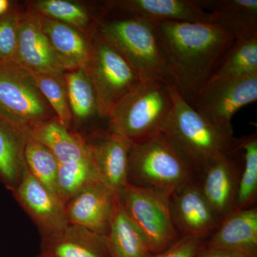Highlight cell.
Listing matches in <instances>:
<instances>
[{"instance_id":"6da1fadb","label":"cell","mask_w":257,"mask_h":257,"mask_svg":"<svg viewBox=\"0 0 257 257\" xmlns=\"http://www.w3.org/2000/svg\"><path fill=\"white\" fill-rule=\"evenodd\" d=\"M155 28L169 83L191 102L209 82L234 37L214 23L167 22Z\"/></svg>"},{"instance_id":"7a4b0ae2","label":"cell","mask_w":257,"mask_h":257,"mask_svg":"<svg viewBox=\"0 0 257 257\" xmlns=\"http://www.w3.org/2000/svg\"><path fill=\"white\" fill-rule=\"evenodd\" d=\"M173 106L162 132L199 173L216 161L241 150L232 128L218 126L197 112L172 85Z\"/></svg>"},{"instance_id":"3957f363","label":"cell","mask_w":257,"mask_h":257,"mask_svg":"<svg viewBox=\"0 0 257 257\" xmlns=\"http://www.w3.org/2000/svg\"><path fill=\"white\" fill-rule=\"evenodd\" d=\"M200 176L162 132L133 142L128 159V184L170 198L184 186L199 181Z\"/></svg>"},{"instance_id":"277c9868","label":"cell","mask_w":257,"mask_h":257,"mask_svg":"<svg viewBox=\"0 0 257 257\" xmlns=\"http://www.w3.org/2000/svg\"><path fill=\"white\" fill-rule=\"evenodd\" d=\"M172 106V84L142 81L111 108L108 130L133 142L148 138L162 132Z\"/></svg>"},{"instance_id":"5b68a950","label":"cell","mask_w":257,"mask_h":257,"mask_svg":"<svg viewBox=\"0 0 257 257\" xmlns=\"http://www.w3.org/2000/svg\"><path fill=\"white\" fill-rule=\"evenodd\" d=\"M96 32L124 57L142 80L169 82L155 25L128 15L99 21Z\"/></svg>"},{"instance_id":"8992f818","label":"cell","mask_w":257,"mask_h":257,"mask_svg":"<svg viewBox=\"0 0 257 257\" xmlns=\"http://www.w3.org/2000/svg\"><path fill=\"white\" fill-rule=\"evenodd\" d=\"M118 197L125 212L146 240L152 254L165 251L180 238L168 197L130 184Z\"/></svg>"},{"instance_id":"52a82bcc","label":"cell","mask_w":257,"mask_h":257,"mask_svg":"<svg viewBox=\"0 0 257 257\" xmlns=\"http://www.w3.org/2000/svg\"><path fill=\"white\" fill-rule=\"evenodd\" d=\"M0 114L28 131L57 117L32 74L13 61L0 62Z\"/></svg>"},{"instance_id":"ba28073f","label":"cell","mask_w":257,"mask_h":257,"mask_svg":"<svg viewBox=\"0 0 257 257\" xmlns=\"http://www.w3.org/2000/svg\"><path fill=\"white\" fill-rule=\"evenodd\" d=\"M85 69L95 91L99 115L106 119L113 106L143 81L124 57L97 32Z\"/></svg>"},{"instance_id":"9c48e42d","label":"cell","mask_w":257,"mask_h":257,"mask_svg":"<svg viewBox=\"0 0 257 257\" xmlns=\"http://www.w3.org/2000/svg\"><path fill=\"white\" fill-rule=\"evenodd\" d=\"M256 99L257 74H254L236 80L208 83L189 104L214 124L232 128L234 115Z\"/></svg>"},{"instance_id":"30bf717a","label":"cell","mask_w":257,"mask_h":257,"mask_svg":"<svg viewBox=\"0 0 257 257\" xmlns=\"http://www.w3.org/2000/svg\"><path fill=\"white\" fill-rule=\"evenodd\" d=\"M13 197L36 225L42 236L60 232L68 225L64 204L25 168Z\"/></svg>"},{"instance_id":"8fae6325","label":"cell","mask_w":257,"mask_h":257,"mask_svg":"<svg viewBox=\"0 0 257 257\" xmlns=\"http://www.w3.org/2000/svg\"><path fill=\"white\" fill-rule=\"evenodd\" d=\"M13 62L31 74H60L67 72L42 30L37 13H20L18 39Z\"/></svg>"},{"instance_id":"7c38bea8","label":"cell","mask_w":257,"mask_h":257,"mask_svg":"<svg viewBox=\"0 0 257 257\" xmlns=\"http://www.w3.org/2000/svg\"><path fill=\"white\" fill-rule=\"evenodd\" d=\"M199 182L176 191L169 200L179 236L207 239L218 227L220 220L203 195Z\"/></svg>"},{"instance_id":"4fadbf2b","label":"cell","mask_w":257,"mask_h":257,"mask_svg":"<svg viewBox=\"0 0 257 257\" xmlns=\"http://www.w3.org/2000/svg\"><path fill=\"white\" fill-rule=\"evenodd\" d=\"M117 199V194L101 182L89 184L64 206L67 222L105 236L110 227Z\"/></svg>"},{"instance_id":"5bb4252c","label":"cell","mask_w":257,"mask_h":257,"mask_svg":"<svg viewBox=\"0 0 257 257\" xmlns=\"http://www.w3.org/2000/svg\"><path fill=\"white\" fill-rule=\"evenodd\" d=\"M243 165L241 149L216 161L200 176L201 191L220 221L234 211Z\"/></svg>"},{"instance_id":"9a60e30c","label":"cell","mask_w":257,"mask_h":257,"mask_svg":"<svg viewBox=\"0 0 257 257\" xmlns=\"http://www.w3.org/2000/svg\"><path fill=\"white\" fill-rule=\"evenodd\" d=\"M101 183L119 195L128 184V159L133 142L109 130L87 141Z\"/></svg>"},{"instance_id":"2e32d148","label":"cell","mask_w":257,"mask_h":257,"mask_svg":"<svg viewBox=\"0 0 257 257\" xmlns=\"http://www.w3.org/2000/svg\"><path fill=\"white\" fill-rule=\"evenodd\" d=\"M109 5L153 25L167 22L213 23L210 13L197 0H119Z\"/></svg>"},{"instance_id":"e0dca14e","label":"cell","mask_w":257,"mask_h":257,"mask_svg":"<svg viewBox=\"0 0 257 257\" xmlns=\"http://www.w3.org/2000/svg\"><path fill=\"white\" fill-rule=\"evenodd\" d=\"M205 247L257 257L256 206L228 214L206 240Z\"/></svg>"},{"instance_id":"ac0fdd59","label":"cell","mask_w":257,"mask_h":257,"mask_svg":"<svg viewBox=\"0 0 257 257\" xmlns=\"http://www.w3.org/2000/svg\"><path fill=\"white\" fill-rule=\"evenodd\" d=\"M40 248L44 257H111L105 236L74 224L42 236Z\"/></svg>"},{"instance_id":"d6986e66","label":"cell","mask_w":257,"mask_h":257,"mask_svg":"<svg viewBox=\"0 0 257 257\" xmlns=\"http://www.w3.org/2000/svg\"><path fill=\"white\" fill-rule=\"evenodd\" d=\"M38 15L44 33L67 72L87 68L92 51V41L87 35L66 24Z\"/></svg>"},{"instance_id":"ffe728a7","label":"cell","mask_w":257,"mask_h":257,"mask_svg":"<svg viewBox=\"0 0 257 257\" xmlns=\"http://www.w3.org/2000/svg\"><path fill=\"white\" fill-rule=\"evenodd\" d=\"M29 134L46 147L60 164L90 157L87 140L72 133L57 117L37 123L29 130Z\"/></svg>"},{"instance_id":"44dd1931","label":"cell","mask_w":257,"mask_h":257,"mask_svg":"<svg viewBox=\"0 0 257 257\" xmlns=\"http://www.w3.org/2000/svg\"><path fill=\"white\" fill-rule=\"evenodd\" d=\"M210 13L213 23L228 30L235 39L257 35V0H197Z\"/></svg>"},{"instance_id":"7402d4cb","label":"cell","mask_w":257,"mask_h":257,"mask_svg":"<svg viewBox=\"0 0 257 257\" xmlns=\"http://www.w3.org/2000/svg\"><path fill=\"white\" fill-rule=\"evenodd\" d=\"M28 137V130L0 114V180L11 192L26 168L25 150Z\"/></svg>"},{"instance_id":"603a6c76","label":"cell","mask_w":257,"mask_h":257,"mask_svg":"<svg viewBox=\"0 0 257 257\" xmlns=\"http://www.w3.org/2000/svg\"><path fill=\"white\" fill-rule=\"evenodd\" d=\"M257 74V35L235 39L208 83L236 80Z\"/></svg>"},{"instance_id":"cb8c5ba5","label":"cell","mask_w":257,"mask_h":257,"mask_svg":"<svg viewBox=\"0 0 257 257\" xmlns=\"http://www.w3.org/2000/svg\"><path fill=\"white\" fill-rule=\"evenodd\" d=\"M111 257H150L146 240L125 212L119 197L105 236Z\"/></svg>"},{"instance_id":"d4e9b609","label":"cell","mask_w":257,"mask_h":257,"mask_svg":"<svg viewBox=\"0 0 257 257\" xmlns=\"http://www.w3.org/2000/svg\"><path fill=\"white\" fill-rule=\"evenodd\" d=\"M72 119L82 122L99 116L95 91L85 69L67 71L64 73Z\"/></svg>"},{"instance_id":"484cf974","label":"cell","mask_w":257,"mask_h":257,"mask_svg":"<svg viewBox=\"0 0 257 257\" xmlns=\"http://www.w3.org/2000/svg\"><path fill=\"white\" fill-rule=\"evenodd\" d=\"M96 182L100 180L91 155L83 160L60 164L57 179V196L65 206L77 193Z\"/></svg>"},{"instance_id":"4316f807","label":"cell","mask_w":257,"mask_h":257,"mask_svg":"<svg viewBox=\"0 0 257 257\" xmlns=\"http://www.w3.org/2000/svg\"><path fill=\"white\" fill-rule=\"evenodd\" d=\"M243 165L234 210L255 207L257 199V135L253 133L239 138Z\"/></svg>"},{"instance_id":"83f0119b","label":"cell","mask_w":257,"mask_h":257,"mask_svg":"<svg viewBox=\"0 0 257 257\" xmlns=\"http://www.w3.org/2000/svg\"><path fill=\"white\" fill-rule=\"evenodd\" d=\"M25 160L32 175L58 197L57 179L60 162L46 147L30 136V134L25 147Z\"/></svg>"},{"instance_id":"f1b7e54d","label":"cell","mask_w":257,"mask_h":257,"mask_svg":"<svg viewBox=\"0 0 257 257\" xmlns=\"http://www.w3.org/2000/svg\"><path fill=\"white\" fill-rule=\"evenodd\" d=\"M32 10L42 16L60 22L87 35L90 15L84 6L67 0H39L32 4Z\"/></svg>"},{"instance_id":"f546056e","label":"cell","mask_w":257,"mask_h":257,"mask_svg":"<svg viewBox=\"0 0 257 257\" xmlns=\"http://www.w3.org/2000/svg\"><path fill=\"white\" fill-rule=\"evenodd\" d=\"M32 75L37 87L61 124L70 130L72 115L69 106L64 74H32Z\"/></svg>"},{"instance_id":"4dcf8cb0","label":"cell","mask_w":257,"mask_h":257,"mask_svg":"<svg viewBox=\"0 0 257 257\" xmlns=\"http://www.w3.org/2000/svg\"><path fill=\"white\" fill-rule=\"evenodd\" d=\"M20 12L12 10L0 17V62L13 61L18 44Z\"/></svg>"},{"instance_id":"1f68e13d","label":"cell","mask_w":257,"mask_h":257,"mask_svg":"<svg viewBox=\"0 0 257 257\" xmlns=\"http://www.w3.org/2000/svg\"><path fill=\"white\" fill-rule=\"evenodd\" d=\"M206 240L194 236H180L165 251L150 257H196L205 247Z\"/></svg>"},{"instance_id":"d6a6232c","label":"cell","mask_w":257,"mask_h":257,"mask_svg":"<svg viewBox=\"0 0 257 257\" xmlns=\"http://www.w3.org/2000/svg\"><path fill=\"white\" fill-rule=\"evenodd\" d=\"M196 257H248L241 253L204 247Z\"/></svg>"},{"instance_id":"836d02e7","label":"cell","mask_w":257,"mask_h":257,"mask_svg":"<svg viewBox=\"0 0 257 257\" xmlns=\"http://www.w3.org/2000/svg\"><path fill=\"white\" fill-rule=\"evenodd\" d=\"M13 10L12 3L8 0H0V17L6 15Z\"/></svg>"},{"instance_id":"e575fe53","label":"cell","mask_w":257,"mask_h":257,"mask_svg":"<svg viewBox=\"0 0 257 257\" xmlns=\"http://www.w3.org/2000/svg\"><path fill=\"white\" fill-rule=\"evenodd\" d=\"M35 257H44V256H42V255H41V254H40H40L37 255V256H35Z\"/></svg>"}]
</instances>
